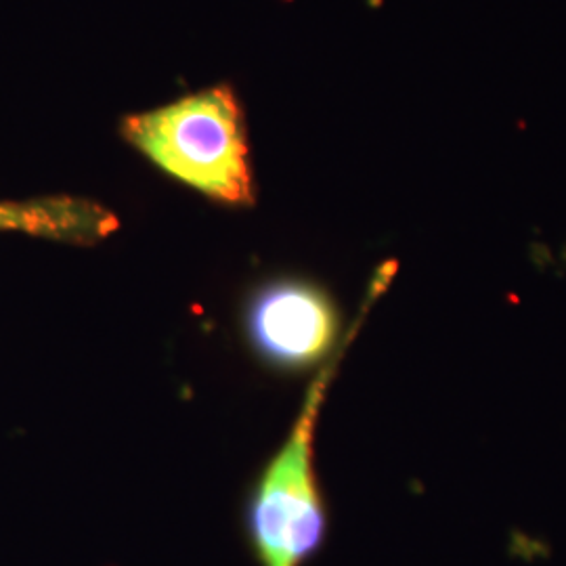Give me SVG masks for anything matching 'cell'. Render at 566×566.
Masks as SVG:
<instances>
[{"label": "cell", "mask_w": 566, "mask_h": 566, "mask_svg": "<svg viewBox=\"0 0 566 566\" xmlns=\"http://www.w3.org/2000/svg\"><path fill=\"white\" fill-rule=\"evenodd\" d=\"M343 319L332 294L306 280H280L248 308V334L266 361L308 369L325 361L340 338Z\"/></svg>", "instance_id": "cell-3"}, {"label": "cell", "mask_w": 566, "mask_h": 566, "mask_svg": "<svg viewBox=\"0 0 566 566\" xmlns=\"http://www.w3.org/2000/svg\"><path fill=\"white\" fill-rule=\"evenodd\" d=\"M118 227L99 203L55 198L42 202L0 203V231H25L42 238L93 243Z\"/></svg>", "instance_id": "cell-4"}, {"label": "cell", "mask_w": 566, "mask_h": 566, "mask_svg": "<svg viewBox=\"0 0 566 566\" xmlns=\"http://www.w3.org/2000/svg\"><path fill=\"white\" fill-rule=\"evenodd\" d=\"M124 137L164 172L212 200H254L242 109L229 86L130 116Z\"/></svg>", "instance_id": "cell-1"}, {"label": "cell", "mask_w": 566, "mask_h": 566, "mask_svg": "<svg viewBox=\"0 0 566 566\" xmlns=\"http://www.w3.org/2000/svg\"><path fill=\"white\" fill-rule=\"evenodd\" d=\"M343 350L317 374L298 420L266 465L248 507V533L263 566H303L327 537V507L315 470V430Z\"/></svg>", "instance_id": "cell-2"}]
</instances>
